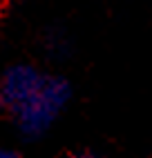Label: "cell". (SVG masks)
Returning a JSON list of instances; mask_svg holds the SVG:
<instances>
[{
	"instance_id": "1",
	"label": "cell",
	"mask_w": 152,
	"mask_h": 158,
	"mask_svg": "<svg viewBox=\"0 0 152 158\" xmlns=\"http://www.w3.org/2000/svg\"><path fill=\"white\" fill-rule=\"evenodd\" d=\"M72 98L69 82L34 65H14L0 78V107L11 114L18 131L38 138L60 116Z\"/></svg>"
},
{
	"instance_id": "2",
	"label": "cell",
	"mask_w": 152,
	"mask_h": 158,
	"mask_svg": "<svg viewBox=\"0 0 152 158\" xmlns=\"http://www.w3.org/2000/svg\"><path fill=\"white\" fill-rule=\"evenodd\" d=\"M0 158H23V156L14 149H0Z\"/></svg>"
},
{
	"instance_id": "3",
	"label": "cell",
	"mask_w": 152,
	"mask_h": 158,
	"mask_svg": "<svg viewBox=\"0 0 152 158\" xmlns=\"http://www.w3.org/2000/svg\"><path fill=\"white\" fill-rule=\"evenodd\" d=\"M69 158H103V156L94 154V152H78V154H74V156H69Z\"/></svg>"
}]
</instances>
